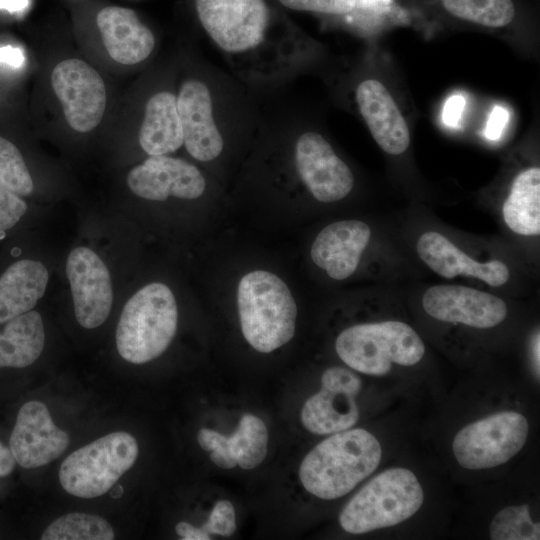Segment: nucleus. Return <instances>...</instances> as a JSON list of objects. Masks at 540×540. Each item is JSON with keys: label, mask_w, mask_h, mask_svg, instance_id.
Listing matches in <instances>:
<instances>
[{"label": "nucleus", "mask_w": 540, "mask_h": 540, "mask_svg": "<svg viewBox=\"0 0 540 540\" xmlns=\"http://www.w3.org/2000/svg\"><path fill=\"white\" fill-rule=\"evenodd\" d=\"M382 448L361 428L347 429L321 441L302 460L299 478L314 496L333 500L352 491L378 467Z\"/></svg>", "instance_id": "obj_1"}, {"label": "nucleus", "mask_w": 540, "mask_h": 540, "mask_svg": "<svg viewBox=\"0 0 540 540\" xmlns=\"http://www.w3.org/2000/svg\"><path fill=\"white\" fill-rule=\"evenodd\" d=\"M237 305L243 336L258 352L270 353L294 336L297 306L288 286L275 274L255 270L244 275Z\"/></svg>", "instance_id": "obj_2"}, {"label": "nucleus", "mask_w": 540, "mask_h": 540, "mask_svg": "<svg viewBox=\"0 0 540 540\" xmlns=\"http://www.w3.org/2000/svg\"><path fill=\"white\" fill-rule=\"evenodd\" d=\"M178 309L171 289L150 283L129 298L120 315L115 340L120 356L133 364L159 357L173 340Z\"/></svg>", "instance_id": "obj_3"}, {"label": "nucleus", "mask_w": 540, "mask_h": 540, "mask_svg": "<svg viewBox=\"0 0 540 540\" xmlns=\"http://www.w3.org/2000/svg\"><path fill=\"white\" fill-rule=\"evenodd\" d=\"M335 350L349 368L366 375L384 376L394 364L419 363L425 354V345L409 324L382 320L344 329L335 340Z\"/></svg>", "instance_id": "obj_4"}, {"label": "nucleus", "mask_w": 540, "mask_h": 540, "mask_svg": "<svg viewBox=\"0 0 540 540\" xmlns=\"http://www.w3.org/2000/svg\"><path fill=\"white\" fill-rule=\"evenodd\" d=\"M423 501L422 486L411 470L389 468L350 499L339 515V523L351 534L395 526L412 517Z\"/></svg>", "instance_id": "obj_5"}, {"label": "nucleus", "mask_w": 540, "mask_h": 540, "mask_svg": "<svg viewBox=\"0 0 540 540\" xmlns=\"http://www.w3.org/2000/svg\"><path fill=\"white\" fill-rule=\"evenodd\" d=\"M138 453V443L131 434L123 431L107 434L64 459L59 470L60 484L79 498L101 496L134 465Z\"/></svg>", "instance_id": "obj_6"}, {"label": "nucleus", "mask_w": 540, "mask_h": 540, "mask_svg": "<svg viewBox=\"0 0 540 540\" xmlns=\"http://www.w3.org/2000/svg\"><path fill=\"white\" fill-rule=\"evenodd\" d=\"M528 432L525 416L516 411H500L462 428L454 437L453 453L466 469L493 468L522 449Z\"/></svg>", "instance_id": "obj_7"}, {"label": "nucleus", "mask_w": 540, "mask_h": 540, "mask_svg": "<svg viewBox=\"0 0 540 540\" xmlns=\"http://www.w3.org/2000/svg\"><path fill=\"white\" fill-rule=\"evenodd\" d=\"M200 22L227 52H242L261 43L269 13L264 0H196Z\"/></svg>", "instance_id": "obj_8"}, {"label": "nucleus", "mask_w": 540, "mask_h": 540, "mask_svg": "<svg viewBox=\"0 0 540 540\" xmlns=\"http://www.w3.org/2000/svg\"><path fill=\"white\" fill-rule=\"evenodd\" d=\"M361 387V379L352 370L340 366L326 369L320 390L302 407L303 426L318 435L350 429L359 419L356 396Z\"/></svg>", "instance_id": "obj_9"}, {"label": "nucleus", "mask_w": 540, "mask_h": 540, "mask_svg": "<svg viewBox=\"0 0 540 540\" xmlns=\"http://www.w3.org/2000/svg\"><path fill=\"white\" fill-rule=\"evenodd\" d=\"M53 90L67 123L78 132L94 129L106 108V89L100 74L80 59H67L52 71Z\"/></svg>", "instance_id": "obj_10"}, {"label": "nucleus", "mask_w": 540, "mask_h": 540, "mask_svg": "<svg viewBox=\"0 0 540 540\" xmlns=\"http://www.w3.org/2000/svg\"><path fill=\"white\" fill-rule=\"evenodd\" d=\"M422 308L435 320L489 329L508 315L506 302L497 295L463 285L439 284L427 288Z\"/></svg>", "instance_id": "obj_11"}, {"label": "nucleus", "mask_w": 540, "mask_h": 540, "mask_svg": "<svg viewBox=\"0 0 540 540\" xmlns=\"http://www.w3.org/2000/svg\"><path fill=\"white\" fill-rule=\"evenodd\" d=\"M74 314L86 329L102 325L113 304V287L109 270L102 259L90 248H74L66 261Z\"/></svg>", "instance_id": "obj_12"}, {"label": "nucleus", "mask_w": 540, "mask_h": 540, "mask_svg": "<svg viewBox=\"0 0 540 540\" xmlns=\"http://www.w3.org/2000/svg\"><path fill=\"white\" fill-rule=\"evenodd\" d=\"M295 160L300 178L316 200L332 203L351 192L354 186L351 169L322 135L302 134L296 143Z\"/></svg>", "instance_id": "obj_13"}, {"label": "nucleus", "mask_w": 540, "mask_h": 540, "mask_svg": "<svg viewBox=\"0 0 540 540\" xmlns=\"http://www.w3.org/2000/svg\"><path fill=\"white\" fill-rule=\"evenodd\" d=\"M69 442V435L54 424L44 403L33 400L19 409L10 449L21 467L34 469L52 462Z\"/></svg>", "instance_id": "obj_14"}, {"label": "nucleus", "mask_w": 540, "mask_h": 540, "mask_svg": "<svg viewBox=\"0 0 540 540\" xmlns=\"http://www.w3.org/2000/svg\"><path fill=\"white\" fill-rule=\"evenodd\" d=\"M416 252L432 272L445 279L472 278L491 287H502L511 279V270L504 261L477 260L438 231L423 232L417 239Z\"/></svg>", "instance_id": "obj_15"}, {"label": "nucleus", "mask_w": 540, "mask_h": 540, "mask_svg": "<svg viewBox=\"0 0 540 540\" xmlns=\"http://www.w3.org/2000/svg\"><path fill=\"white\" fill-rule=\"evenodd\" d=\"M130 190L137 196L164 201L173 196L196 199L206 187L201 172L192 164L165 155L150 156L134 167L127 176Z\"/></svg>", "instance_id": "obj_16"}, {"label": "nucleus", "mask_w": 540, "mask_h": 540, "mask_svg": "<svg viewBox=\"0 0 540 540\" xmlns=\"http://www.w3.org/2000/svg\"><path fill=\"white\" fill-rule=\"evenodd\" d=\"M370 240L371 228L364 221H336L318 233L310 255L330 278L345 280L357 270Z\"/></svg>", "instance_id": "obj_17"}, {"label": "nucleus", "mask_w": 540, "mask_h": 540, "mask_svg": "<svg viewBox=\"0 0 540 540\" xmlns=\"http://www.w3.org/2000/svg\"><path fill=\"white\" fill-rule=\"evenodd\" d=\"M177 107L183 144L188 153L203 162L219 156L223 149V139L213 119L208 87L198 80L185 82L177 98Z\"/></svg>", "instance_id": "obj_18"}, {"label": "nucleus", "mask_w": 540, "mask_h": 540, "mask_svg": "<svg viewBox=\"0 0 540 540\" xmlns=\"http://www.w3.org/2000/svg\"><path fill=\"white\" fill-rule=\"evenodd\" d=\"M356 100L374 140L390 155L403 154L410 145L406 120L385 85L366 79L356 89Z\"/></svg>", "instance_id": "obj_19"}, {"label": "nucleus", "mask_w": 540, "mask_h": 540, "mask_svg": "<svg viewBox=\"0 0 540 540\" xmlns=\"http://www.w3.org/2000/svg\"><path fill=\"white\" fill-rule=\"evenodd\" d=\"M96 22L105 49L116 62L133 65L151 54L154 35L133 10L108 6L98 12Z\"/></svg>", "instance_id": "obj_20"}, {"label": "nucleus", "mask_w": 540, "mask_h": 540, "mask_svg": "<svg viewBox=\"0 0 540 540\" xmlns=\"http://www.w3.org/2000/svg\"><path fill=\"white\" fill-rule=\"evenodd\" d=\"M47 268L31 259L11 264L0 277V323L31 311L44 296Z\"/></svg>", "instance_id": "obj_21"}, {"label": "nucleus", "mask_w": 540, "mask_h": 540, "mask_svg": "<svg viewBox=\"0 0 540 540\" xmlns=\"http://www.w3.org/2000/svg\"><path fill=\"white\" fill-rule=\"evenodd\" d=\"M139 143L150 156L166 155L182 146L183 132L175 95L159 92L148 100Z\"/></svg>", "instance_id": "obj_22"}, {"label": "nucleus", "mask_w": 540, "mask_h": 540, "mask_svg": "<svg viewBox=\"0 0 540 540\" xmlns=\"http://www.w3.org/2000/svg\"><path fill=\"white\" fill-rule=\"evenodd\" d=\"M268 430L257 416L245 414L237 430L230 436L215 432L211 439V452L219 461L244 470L259 466L268 451Z\"/></svg>", "instance_id": "obj_23"}, {"label": "nucleus", "mask_w": 540, "mask_h": 540, "mask_svg": "<svg viewBox=\"0 0 540 540\" xmlns=\"http://www.w3.org/2000/svg\"><path fill=\"white\" fill-rule=\"evenodd\" d=\"M506 227L521 237L540 235V168L531 166L513 179L501 207Z\"/></svg>", "instance_id": "obj_24"}, {"label": "nucleus", "mask_w": 540, "mask_h": 540, "mask_svg": "<svg viewBox=\"0 0 540 540\" xmlns=\"http://www.w3.org/2000/svg\"><path fill=\"white\" fill-rule=\"evenodd\" d=\"M45 343L41 315L29 311L9 321L0 332V368H23L41 355Z\"/></svg>", "instance_id": "obj_25"}, {"label": "nucleus", "mask_w": 540, "mask_h": 540, "mask_svg": "<svg viewBox=\"0 0 540 540\" xmlns=\"http://www.w3.org/2000/svg\"><path fill=\"white\" fill-rule=\"evenodd\" d=\"M453 17L489 28L509 25L515 17L512 0H440Z\"/></svg>", "instance_id": "obj_26"}, {"label": "nucleus", "mask_w": 540, "mask_h": 540, "mask_svg": "<svg viewBox=\"0 0 540 540\" xmlns=\"http://www.w3.org/2000/svg\"><path fill=\"white\" fill-rule=\"evenodd\" d=\"M115 533L104 518L81 512L65 514L42 533V540H112Z\"/></svg>", "instance_id": "obj_27"}, {"label": "nucleus", "mask_w": 540, "mask_h": 540, "mask_svg": "<svg viewBox=\"0 0 540 540\" xmlns=\"http://www.w3.org/2000/svg\"><path fill=\"white\" fill-rule=\"evenodd\" d=\"M489 534L493 540H538L540 525L532 521L528 504L508 506L494 516Z\"/></svg>", "instance_id": "obj_28"}, {"label": "nucleus", "mask_w": 540, "mask_h": 540, "mask_svg": "<svg viewBox=\"0 0 540 540\" xmlns=\"http://www.w3.org/2000/svg\"><path fill=\"white\" fill-rule=\"evenodd\" d=\"M0 185L20 196L34 190L30 172L18 148L0 136Z\"/></svg>", "instance_id": "obj_29"}, {"label": "nucleus", "mask_w": 540, "mask_h": 540, "mask_svg": "<svg viewBox=\"0 0 540 540\" xmlns=\"http://www.w3.org/2000/svg\"><path fill=\"white\" fill-rule=\"evenodd\" d=\"M207 534L230 536L236 530V513L228 500L215 503L208 520L201 527Z\"/></svg>", "instance_id": "obj_30"}, {"label": "nucleus", "mask_w": 540, "mask_h": 540, "mask_svg": "<svg viewBox=\"0 0 540 540\" xmlns=\"http://www.w3.org/2000/svg\"><path fill=\"white\" fill-rule=\"evenodd\" d=\"M26 211L21 196L0 185V234L16 225Z\"/></svg>", "instance_id": "obj_31"}, {"label": "nucleus", "mask_w": 540, "mask_h": 540, "mask_svg": "<svg viewBox=\"0 0 540 540\" xmlns=\"http://www.w3.org/2000/svg\"><path fill=\"white\" fill-rule=\"evenodd\" d=\"M285 7L327 14H345L356 7L357 0H279Z\"/></svg>", "instance_id": "obj_32"}, {"label": "nucleus", "mask_w": 540, "mask_h": 540, "mask_svg": "<svg viewBox=\"0 0 540 540\" xmlns=\"http://www.w3.org/2000/svg\"><path fill=\"white\" fill-rule=\"evenodd\" d=\"M509 119V113L508 111L501 107V106H495L490 113L486 129H485V135L490 140H496L500 137L502 134V131L507 124V121Z\"/></svg>", "instance_id": "obj_33"}, {"label": "nucleus", "mask_w": 540, "mask_h": 540, "mask_svg": "<svg viewBox=\"0 0 540 540\" xmlns=\"http://www.w3.org/2000/svg\"><path fill=\"white\" fill-rule=\"evenodd\" d=\"M465 106V99L460 94L452 95L445 103L442 120L449 127H456Z\"/></svg>", "instance_id": "obj_34"}, {"label": "nucleus", "mask_w": 540, "mask_h": 540, "mask_svg": "<svg viewBox=\"0 0 540 540\" xmlns=\"http://www.w3.org/2000/svg\"><path fill=\"white\" fill-rule=\"evenodd\" d=\"M175 531L183 540H209L210 535L207 534L201 527H195L192 524L181 521L176 524Z\"/></svg>", "instance_id": "obj_35"}, {"label": "nucleus", "mask_w": 540, "mask_h": 540, "mask_svg": "<svg viewBox=\"0 0 540 540\" xmlns=\"http://www.w3.org/2000/svg\"><path fill=\"white\" fill-rule=\"evenodd\" d=\"M24 59V54L19 48L12 46L0 47V63H6L18 68L24 63Z\"/></svg>", "instance_id": "obj_36"}, {"label": "nucleus", "mask_w": 540, "mask_h": 540, "mask_svg": "<svg viewBox=\"0 0 540 540\" xmlns=\"http://www.w3.org/2000/svg\"><path fill=\"white\" fill-rule=\"evenodd\" d=\"M15 464L16 460L11 449L0 443V477L10 474Z\"/></svg>", "instance_id": "obj_37"}, {"label": "nucleus", "mask_w": 540, "mask_h": 540, "mask_svg": "<svg viewBox=\"0 0 540 540\" xmlns=\"http://www.w3.org/2000/svg\"><path fill=\"white\" fill-rule=\"evenodd\" d=\"M531 359L534 373L539 379L540 376V334L537 330L531 339Z\"/></svg>", "instance_id": "obj_38"}, {"label": "nucleus", "mask_w": 540, "mask_h": 540, "mask_svg": "<svg viewBox=\"0 0 540 540\" xmlns=\"http://www.w3.org/2000/svg\"><path fill=\"white\" fill-rule=\"evenodd\" d=\"M29 5V0H0V9L9 12H17L25 9Z\"/></svg>", "instance_id": "obj_39"}, {"label": "nucleus", "mask_w": 540, "mask_h": 540, "mask_svg": "<svg viewBox=\"0 0 540 540\" xmlns=\"http://www.w3.org/2000/svg\"><path fill=\"white\" fill-rule=\"evenodd\" d=\"M123 493V489H122V486L121 485H118L117 488H114L113 491L111 492V496L113 498H119Z\"/></svg>", "instance_id": "obj_40"}]
</instances>
